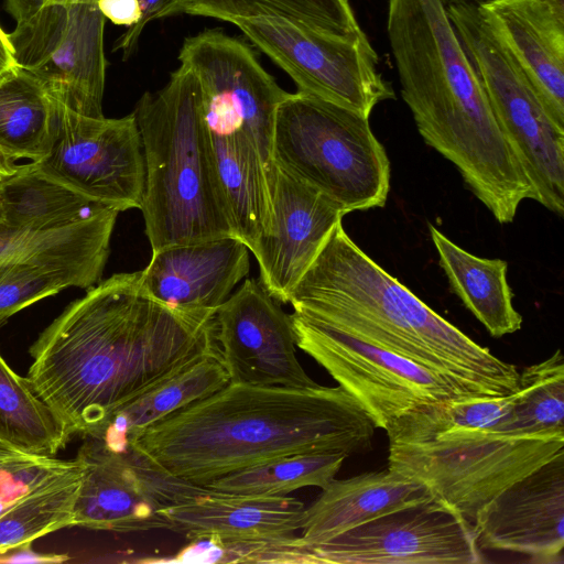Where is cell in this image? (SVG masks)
I'll return each instance as SVG.
<instances>
[{"instance_id":"cell-41","label":"cell","mask_w":564,"mask_h":564,"mask_svg":"<svg viewBox=\"0 0 564 564\" xmlns=\"http://www.w3.org/2000/svg\"><path fill=\"white\" fill-rule=\"evenodd\" d=\"M9 232H13V231H10L6 225H4V221H3V214H2V208H1V203H0V236L2 235H7Z\"/></svg>"},{"instance_id":"cell-32","label":"cell","mask_w":564,"mask_h":564,"mask_svg":"<svg viewBox=\"0 0 564 564\" xmlns=\"http://www.w3.org/2000/svg\"><path fill=\"white\" fill-rule=\"evenodd\" d=\"M516 394L510 419L500 431L564 433V359L561 350L519 372Z\"/></svg>"},{"instance_id":"cell-36","label":"cell","mask_w":564,"mask_h":564,"mask_svg":"<svg viewBox=\"0 0 564 564\" xmlns=\"http://www.w3.org/2000/svg\"><path fill=\"white\" fill-rule=\"evenodd\" d=\"M82 2H97V0H6L7 9L15 22L25 20L48 6Z\"/></svg>"},{"instance_id":"cell-14","label":"cell","mask_w":564,"mask_h":564,"mask_svg":"<svg viewBox=\"0 0 564 564\" xmlns=\"http://www.w3.org/2000/svg\"><path fill=\"white\" fill-rule=\"evenodd\" d=\"M82 481L74 525L115 532L170 530L162 510L204 487L170 477L130 449L89 437L78 449Z\"/></svg>"},{"instance_id":"cell-28","label":"cell","mask_w":564,"mask_h":564,"mask_svg":"<svg viewBox=\"0 0 564 564\" xmlns=\"http://www.w3.org/2000/svg\"><path fill=\"white\" fill-rule=\"evenodd\" d=\"M56 104L23 70L0 85V150L11 161L35 163L51 151Z\"/></svg>"},{"instance_id":"cell-20","label":"cell","mask_w":564,"mask_h":564,"mask_svg":"<svg viewBox=\"0 0 564 564\" xmlns=\"http://www.w3.org/2000/svg\"><path fill=\"white\" fill-rule=\"evenodd\" d=\"M479 8L564 129V0H492Z\"/></svg>"},{"instance_id":"cell-6","label":"cell","mask_w":564,"mask_h":564,"mask_svg":"<svg viewBox=\"0 0 564 564\" xmlns=\"http://www.w3.org/2000/svg\"><path fill=\"white\" fill-rule=\"evenodd\" d=\"M272 160L319 191L346 215L383 207L390 192V161L369 117L299 91L276 109Z\"/></svg>"},{"instance_id":"cell-30","label":"cell","mask_w":564,"mask_h":564,"mask_svg":"<svg viewBox=\"0 0 564 564\" xmlns=\"http://www.w3.org/2000/svg\"><path fill=\"white\" fill-rule=\"evenodd\" d=\"M180 13L234 19L274 17L341 37L364 33L348 0H183Z\"/></svg>"},{"instance_id":"cell-22","label":"cell","mask_w":564,"mask_h":564,"mask_svg":"<svg viewBox=\"0 0 564 564\" xmlns=\"http://www.w3.org/2000/svg\"><path fill=\"white\" fill-rule=\"evenodd\" d=\"M208 135L234 234L252 251L271 225L275 166L267 167L242 132L208 130Z\"/></svg>"},{"instance_id":"cell-38","label":"cell","mask_w":564,"mask_h":564,"mask_svg":"<svg viewBox=\"0 0 564 564\" xmlns=\"http://www.w3.org/2000/svg\"><path fill=\"white\" fill-rule=\"evenodd\" d=\"M28 454L0 441V475Z\"/></svg>"},{"instance_id":"cell-19","label":"cell","mask_w":564,"mask_h":564,"mask_svg":"<svg viewBox=\"0 0 564 564\" xmlns=\"http://www.w3.org/2000/svg\"><path fill=\"white\" fill-rule=\"evenodd\" d=\"M306 506L291 496H250L207 487L162 510L170 530L191 540L219 543L275 541L295 536Z\"/></svg>"},{"instance_id":"cell-15","label":"cell","mask_w":564,"mask_h":564,"mask_svg":"<svg viewBox=\"0 0 564 564\" xmlns=\"http://www.w3.org/2000/svg\"><path fill=\"white\" fill-rule=\"evenodd\" d=\"M254 279L217 308L216 339L232 383L313 388L296 356L291 316Z\"/></svg>"},{"instance_id":"cell-34","label":"cell","mask_w":564,"mask_h":564,"mask_svg":"<svg viewBox=\"0 0 564 564\" xmlns=\"http://www.w3.org/2000/svg\"><path fill=\"white\" fill-rule=\"evenodd\" d=\"M183 0H139L141 17L139 21L128 28L122 36L116 42L113 50H121L123 59H127L134 52L140 35L144 28L154 20L164 19L178 14Z\"/></svg>"},{"instance_id":"cell-1","label":"cell","mask_w":564,"mask_h":564,"mask_svg":"<svg viewBox=\"0 0 564 564\" xmlns=\"http://www.w3.org/2000/svg\"><path fill=\"white\" fill-rule=\"evenodd\" d=\"M215 314L161 303L141 271L112 274L39 335L26 380L69 436L98 437L143 393L220 352Z\"/></svg>"},{"instance_id":"cell-2","label":"cell","mask_w":564,"mask_h":564,"mask_svg":"<svg viewBox=\"0 0 564 564\" xmlns=\"http://www.w3.org/2000/svg\"><path fill=\"white\" fill-rule=\"evenodd\" d=\"M376 426L344 388L229 382L138 434L130 449L161 473L198 486L272 458L372 449Z\"/></svg>"},{"instance_id":"cell-10","label":"cell","mask_w":564,"mask_h":564,"mask_svg":"<svg viewBox=\"0 0 564 564\" xmlns=\"http://www.w3.org/2000/svg\"><path fill=\"white\" fill-rule=\"evenodd\" d=\"M106 18L97 2L54 4L19 21L8 34L19 68L55 102L104 117Z\"/></svg>"},{"instance_id":"cell-3","label":"cell","mask_w":564,"mask_h":564,"mask_svg":"<svg viewBox=\"0 0 564 564\" xmlns=\"http://www.w3.org/2000/svg\"><path fill=\"white\" fill-rule=\"evenodd\" d=\"M387 31L401 96L427 145L453 163L491 213L530 183L506 141L444 0H388Z\"/></svg>"},{"instance_id":"cell-39","label":"cell","mask_w":564,"mask_h":564,"mask_svg":"<svg viewBox=\"0 0 564 564\" xmlns=\"http://www.w3.org/2000/svg\"><path fill=\"white\" fill-rule=\"evenodd\" d=\"M19 164L7 158L0 150V181L11 176L18 170Z\"/></svg>"},{"instance_id":"cell-35","label":"cell","mask_w":564,"mask_h":564,"mask_svg":"<svg viewBox=\"0 0 564 564\" xmlns=\"http://www.w3.org/2000/svg\"><path fill=\"white\" fill-rule=\"evenodd\" d=\"M101 14L117 25L132 26L140 17L139 0H97Z\"/></svg>"},{"instance_id":"cell-5","label":"cell","mask_w":564,"mask_h":564,"mask_svg":"<svg viewBox=\"0 0 564 564\" xmlns=\"http://www.w3.org/2000/svg\"><path fill=\"white\" fill-rule=\"evenodd\" d=\"M133 115L145 166L140 210L152 251L235 235L193 73L180 65L163 88L141 96Z\"/></svg>"},{"instance_id":"cell-21","label":"cell","mask_w":564,"mask_h":564,"mask_svg":"<svg viewBox=\"0 0 564 564\" xmlns=\"http://www.w3.org/2000/svg\"><path fill=\"white\" fill-rule=\"evenodd\" d=\"M433 496L414 478L389 467L347 479H333L305 509L300 544L333 539L361 523Z\"/></svg>"},{"instance_id":"cell-33","label":"cell","mask_w":564,"mask_h":564,"mask_svg":"<svg viewBox=\"0 0 564 564\" xmlns=\"http://www.w3.org/2000/svg\"><path fill=\"white\" fill-rule=\"evenodd\" d=\"M119 210L104 207L70 226L43 231H13L0 236V265L54 253L76 246L110 240Z\"/></svg>"},{"instance_id":"cell-27","label":"cell","mask_w":564,"mask_h":564,"mask_svg":"<svg viewBox=\"0 0 564 564\" xmlns=\"http://www.w3.org/2000/svg\"><path fill=\"white\" fill-rule=\"evenodd\" d=\"M82 481L75 458L53 470L0 512V558L29 549L34 540L74 527V506Z\"/></svg>"},{"instance_id":"cell-13","label":"cell","mask_w":564,"mask_h":564,"mask_svg":"<svg viewBox=\"0 0 564 564\" xmlns=\"http://www.w3.org/2000/svg\"><path fill=\"white\" fill-rule=\"evenodd\" d=\"M178 61L198 83L207 129L242 132L272 171L275 113L289 93L265 72L247 44L219 30L186 37Z\"/></svg>"},{"instance_id":"cell-40","label":"cell","mask_w":564,"mask_h":564,"mask_svg":"<svg viewBox=\"0 0 564 564\" xmlns=\"http://www.w3.org/2000/svg\"><path fill=\"white\" fill-rule=\"evenodd\" d=\"M446 6H452V4H477V6H481V4H485L487 2H490L492 0H444Z\"/></svg>"},{"instance_id":"cell-7","label":"cell","mask_w":564,"mask_h":564,"mask_svg":"<svg viewBox=\"0 0 564 564\" xmlns=\"http://www.w3.org/2000/svg\"><path fill=\"white\" fill-rule=\"evenodd\" d=\"M563 453L564 433L456 427L389 440L388 467L473 522L497 495Z\"/></svg>"},{"instance_id":"cell-9","label":"cell","mask_w":564,"mask_h":564,"mask_svg":"<svg viewBox=\"0 0 564 564\" xmlns=\"http://www.w3.org/2000/svg\"><path fill=\"white\" fill-rule=\"evenodd\" d=\"M230 23L303 91L370 117L379 102L394 98L379 72V57L365 33L341 37L274 17L234 19Z\"/></svg>"},{"instance_id":"cell-23","label":"cell","mask_w":564,"mask_h":564,"mask_svg":"<svg viewBox=\"0 0 564 564\" xmlns=\"http://www.w3.org/2000/svg\"><path fill=\"white\" fill-rule=\"evenodd\" d=\"M109 252L110 240H99L0 265V327L40 300L97 284Z\"/></svg>"},{"instance_id":"cell-29","label":"cell","mask_w":564,"mask_h":564,"mask_svg":"<svg viewBox=\"0 0 564 564\" xmlns=\"http://www.w3.org/2000/svg\"><path fill=\"white\" fill-rule=\"evenodd\" d=\"M69 437L26 378L0 355V441L25 453L54 456Z\"/></svg>"},{"instance_id":"cell-37","label":"cell","mask_w":564,"mask_h":564,"mask_svg":"<svg viewBox=\"0 0 564 564\" xmlns=\"http://www.w3.org/2000/svg\"><path fill=\"white\" fill-rule=\"evenodd\" d=\"M19 70L8 33L0 26V85Z\"/></svg>"},{"instance_id":"cell-24","label":"cell","mask_w":564,"mask_h":564,"mask_svg":"<svg viewBox=\"0 0 564 564\" xmlns=\"http://www.w3.org/2000/svg\"><path fill=\"white\" fill-rule=\"evenodd\" d=\"M429 229L452 291L487 332L499 338L521 329L523 319L513 306L507 261L477 257L435 226L430 225Z\"/></svg>"},{"instance_id":"cell-11","label":"cell","mask_w":564,"mask_h":564,"mask_svg":"<svg viewBox=\"0 0 564 564\" xmlns=\"http://www.w3.org/2000/svg\"><path fill=\"white\" fill-rule=\"evenodd\" d=\"M293 563L478 564L474 524L432 497L314 544L292 540Z\"/></svg>"},{"instance_id":"cell-8","label":"cell","mask_w":564,"mask_h":564,"mask_svg":"<svg viewBox=\"0 0 564 564\" xmlns=\"http://www.w3.org/2000/svg\"><path fill=\"white\" fill-rule=\"evenodd\" d=\"M296 346L317 361L387 431L420 406L468 398L444 378L350 332L294 312Z\"/></svg>"},{"instance_id":"cell-26","label":"cell","mask_w":564,"mask_h":564,"mask_svg":"<svg viewBox=\"0 0 564 564\" xmlns=\"http://www.w3.org/2000/svg\"><path fill=\"white\" fill-rule=\"evenodd\" d=\"M0 203L10 231L63 228L108 207L43 175L33 163L0 181Z\"/></svg>"},{"instance_id":"cell-17","label":"cell","mask_w":564,"mask_h":564,"mask_svg":"<svg viewBox=\"0 0 564 564\" xmlns=\"http://www.w3.org/2000/svg\"><path fill=\"white\" fill-rule=\"evenodd\" d=\"M270 191L271 225L251 252L263 288L275 301L288 303L292 289L346 214L278 165Z\"/></svg>"},{"instance_id":"cell-12","label":"cell","mask_w":564,"mask_h":564,"mask_svg":"<svg viewBox=\"0 0 564 564\" xmlns=\"http://www.w3.org/2000/svg\"><path fill=\"white\" fill-rule=\"evenodd\" d=\"M55 102V101H54ZM56 104L50 153L33 163L43 175L120 212L142 204L145 166L133 112L110 119L77 113Z\"/></svg>"},{"instance_id":"cell-18","label":"cell","mask_w":564,"mask_h":564,"mask_svg":"<svg viewBox=\"0 0 564 564\" xmlns=\"http://www.w3.org/2000/svg\"><path fill=\"white\" fill-rule=\"evenodd\" d=\"M249 249L235 235L152 251L141 271L143 286L182 311H217L249 273Z\"/></svg>"},{"instance_id":"cell-25","label":"cell","mask_w":564,"mask_h":564,"mask_svg":"<svg viewBox=\"0 0 564 564\" xmlns=\"http://www.w3.org/2000/svg\"><path fill=\"white\" fill-rule=\"evenodd\" d=\"M229 382L220 352L206 356L128 404L97 438L123 452L147 427L209 397Z\"/></svg>"},{"instance_id":"cell-16","label":"cell","mask_w":564,"mask_h":564,"mask_svg":"<svg viewBox=\"0 0 564 564\" xmlns=\"http://www.w3.org/2000/svg\"><path fill=\"white\" fill-rule=\"evenodd\" d=\"M478 547L564 563V453L513 482L473 520Z\"/></svg>"},{"instance_id":"cell-31","label":"cell","mask_w":564,"mask_h":564,"mask_svg":"<svg viewBox=\"0 0 564 564\" xmlns=\"http://www.w3.org/2000/svg\"><path fill=\"white\" fill-rule=\"evenodd\" d=\"M347 457L339 452L281 456L232 471L204 487L250 496H286L305 487L324 489L335 478Z\"/></svg>"},{"instance_id":"cell-4","label":"cell","mask_w":564,"mask_h":564,"mask_svg":"<svg viewBox=\"0 0 564 564\" xmlns=\"http://www.w3.org/2000/svg\"><path fill=\"white\" fill-rule=\"evenodd\" d=\"M294 312L332 324L438 375L465 397H503L518 368L434 312L366 254L343 221L292 289Z\"/></svg>"}]
</instances>
